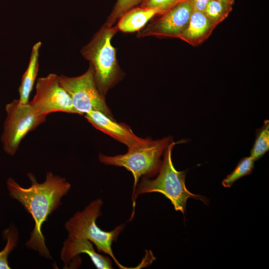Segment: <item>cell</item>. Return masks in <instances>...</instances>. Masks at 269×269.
<instances>
[{"label": "cell", "instance_id": "6da1fadb", "mask_svg": "<svg viewBox=\"0 0 269 269\" xmlns=\"http://www.w3.org/2000/svg\"><path fill=\"white\" fill-rule=\"evenodd\" d=\"M27 176L31 182L28 188L20 186L12 178L7 179L6 186L9 195L23 206L34 221V229L25 246L38 252L41 256L51 259L42 233V226L48 216L61 205V200L68 193L71 185L64 178L50 171L46 173V179L42 183H38L31 173Z\"/></svg>", "mask_w": 269, "mask_h": 269}, {"label": "cell", "instance_id": "7a4b0ae2", "mask_svg": "<svg viewBox=\"0 0 269 269\" xmlns=\"http://www.w3.org/2000/svg\"><path fill=\"white\" fill-rule=\"evenodd\" d=\"M176 143L171 141L165 150L157 177L149 179L148 177H143L137 184L132 194L133 210L130 221L134 216L136 198L142 194L160 193L170 201L176 211H180L183 214L186 211L187 201L189 198L199 200L206 204L209 203L206 197L193 194L187 189L185 183L186 171H179L175 168L172 161L171 152Z\"/></svg>", "mask_w": 269, "mask_h": 269}, {"label": "cell", "instance_id": "3957f363", "mask_svg": "<svg viewBox=\"0 0 269 269\" xmlns=\"http://www.w3.org/2000/svg\"><path fill=\"white\" fill-rule=\"evenodd\" d=\"M118 31L116 25L104 23L81 50L83 57L93 68L97 87L103 96L123 76L116 49L111 44V40Z\"/></svg>", "mask_w": 269, "mask_h": 269}, {"label": "cell", "instance_id": "277c9868", "mask_svg": "<svg viewBox=\"0 0 269 269\" xmlns=\"http://www.w3.org/2000/svg\"><path fill=\"white\" fill-rule=\"evenodd\" d=\"M172 141L170 136L156 140L147 138L144 142L128 148L125 154L115 156L100 154L99 159L103 163L123 167L132 172L134 179L133 193L140 177H149L158 172L161 156Z\"/></svg>", "mask_w": 269, "mask_h": 269}, {"label": "cell", "instance_id": "5b68a950", "mask_svg": "<svg viewBox=\"0 0 269 269\" xmlns=\"http://www.w3.org/2000/svg\"><path fill=\"white\" fill-rule=\"evenodd\" d=\"M103 202L97 199L91 202L82 211L76 212L65 224L68 236L80 237L93 243L99 252L111 257L116 264L123 269H128L118 261L113 253L112 243L116 242L125 225H121L111 231L101 230L96 224V220L102 215L101 208Z\"/></svg>", "mask_w": 269, "mask_h": 269}, {"label": "cell", "instance_id": "8992f818", "mask_svg": "<svg viewBox=\"0 0 269 269\" xmlns=\"http://www.w3.org/2000/svg\"><path fill=\"white\" fill-rule=\"evenodd\" d=\"M6 117L1 136L4 151L9 155L16 152L20 142L30 132L44 122L47 116L37 114L29 103L15 99L5 106Z\"/></svg>", "mask_w": 269, "mask_h": 269}, {"label": "cell", "instance_id": "52a82bcc", "mask_svg": "<svg viewBox=\"0 0 269 269\" xmlns=\"http://www.w3.org/2000/svg\"><path fill=\"white\" fill-rule=\"evenodd\" d=\"M60 83L70 95L73 105L79 115L92 111H100L113 118L104 97L99 92L91 66L83 74L76 77L59 75Z\"/></svg>", "mask_w": 269, "mask_h": 269}, {"label": "cell", "instance_id": "ba28073f", "mask_svg": "<svg viewBox=\"0 0 269 269\" xmlns=\"http://www.w3.org/2000/svg\"><path fill=\"white\" fill-rule=\"evenodd\" d=\"M35 90L29 104L37 114L47 116L59 112L78 114L70 95L60 83L59 75L50 73L38 78Z\"/></svg>", "mask_w": 269, "mask_h": 269}, {"label": "cell", "instance_id": "9c48e42d", "mask_svg": "<svg viewBox=\"0 0 269 269\" xmlns=\"http://www.w3.org/2000/svg\"><path fill=\"white\" fill-rule=\"evenodd\" d=\"M193 11L192 0L181 2L140 30L137 36L179 38L185 30Z\"/></svg>", "mask_w": 269, "mask_h": 269}, {"label": "cell", "instance_id": "30bf717a", "mask_svg": "<svg viewBox=\"0 0 269 269\" xmlns=\"http://www.w3.org/2000/svg\"><path fill=\"white\" fill-rule=\"evenodd\" d=\"M84 115L96 129L125 144L128 148L142 143L147 139L138 137L127 125L117 123L100 111L92 110Z\"/></svg>", "mask_w": 269, "mask_h": 269}, {"label": "cell", "instance_id": "8fae6325", "mask_svg": "<svg viewBox=\"0 0 269 269\" xmlns=\"http://www.w3.org/2000/svg\"><path fill=\"white\" fill-rule=\"evenodd\" d=\"M80 254L88 255L98 269H113L112 260L108 257L97 253L90 241L80 237L68 236L64 242L60 252V258L65 266L67 267Z\"/></svg>", "mask_w": 269, "mask_h": 269}, {"label": "cell", "instance_id": "7c38bea8", "mask_svg": "<svg viewBox=\"0 0 269 269\" xmlns=\"http://www.w3.org/2000/svg\"><path fill=\"white\" fill-rule=\"evenodd\" d=\"M216 26L204 12L193 10L185 30L179 38L196 46L205 41Z\"/></svg>", "mask_w": 269, "mask_h": 269}, {"label": "cell", "instance_id": "4fadbf2b", "mask_svg": "<svg viewBox=\"0 0 269 269\" xmlns=\"http://www.w3.org/2000/svg\"><path fill=\"white\" fill-rule=\"evenodd\" d=\"M156 15L158 13L156 10L141 6L134 7L120 17L116 26L118 30L124 32L138 31Z\"/></svg>", "mask_w": 269, "mask_h": 269}, {"label": "cell", "instance_id": "5bb4252c", "mask_svg": "<svg viewBox=\"0 0 269 269\" xmlns=\"http://www.w3.org/2000/svg\"><path fill=\"white\" fill-rule=\"evenodd\" d=\"M41 46L40 41L36 42L33 46L27 68L22 76L18 89L19 98L18 99L21 104H26L29 102V96L38 72V59Z\"/></svg>", "mask_w": 269, "mask_h": 269}, {"label": "cell", "instance_id": "9a60e30c", "mask_svg": "<svg viewBox=\"0 0 269 269\" xmlns=\"http://www.w3.org/2000/svg\"><path fill=\"white\" fill-rule=\"evenodd\" d=\"M269 149V121L265 120L263 126L256 131V136L250 156L256 161Z\"/></svg>", "mask_w": 269, "mask_h": 269}, {"label": "cell", "instance_id": "2e32d148", "mask_svg": "<svg viewBox=\"0 0 269 269\" xmlns=\"http://www.w3.org/2000/svg\"><path fill=\"white\" fill-rule=\"evenodd\" d=\"M255 161L251 156L242 158L234 170L222 181V185L230 188L241 177L251 174L254 168Z\"/></svg>", "mask_w": 269, "mask_h": 269}, {"label": "cell", "instance_id": "e0dca14e", "mask_svg": "<svg viewBox=\"0 0 269 269\" xmlns=\"http://www.w3.org/2000/svg\"><path fill=\"white\" fill-rule=\"evenodd\" d=\"M2 236L7 242L4 248L0 252V269H9L10 268L8 264V257L17 245L18 232L13 225H11L3 230Z\"/></svg>", "mask_w": 269, "mask_h": 269}, {"label": "cell", "instance_id": "ac0fdd59", "mask_svg": "<svg viewBox=\"0 0 269 269\" xmlns=\"http://www.w3.org/2000/svg\"><path fill=\"white\" fill-rule=\"evenodd\" d=\"M232 9V7L218 0H211L204 12L209 19L218 25L227 18Z\"/></svg>", "mask_w": 269, "mask_h": 269}, {"label": "cell", "instance_id": "d6986e66", "mask_svg": "<svg viewBox=\"0 0 269 269\" xmlns=\"http://www.w3.org/2000/svg\"><path fill=\"white\" fill-rule=\"evenodd\" d=\"M142 0H117L105 24L113 26L114 23L126 12L140 4Z\"/></svg>", "mask_w": 269, "mask_h": 269}, {"label": "cell", "instance_id": "ffe728a7", "mask_svg": "<svg viewBox=\"0 0 269 269\" xmlns=\"http://www.w3.org/2000/svg\"><path fill=\"white\" fill-rule=\"evenodd\" d=\"M186 0H142L140 6L156 10L161 15L179 3Z\"/></svg>", "mask_w": 269, "mask_h": 269}, {"label": "cell", "instance_id": "44dd1931", "mask_svg": "<svg viewBox=\"0 0 269 269\" xmlns=\"http://www.w3.org/2000/svg\"><path fill=\"white\" fill-rule=\"evenodd\" d=\"M211 0H192L193 10L204 12Z\"/></svg>", "mask_w": 269, "mask_h": 269}, {"label": "cell", "instance_id": "7402d4cb", "mask_svg": "<svg viewBox=\"0 0 269 269\" xmlns=\"http://www.w3.org/2000/svg\"><path fill=\"white\" fill-rule=\"evenodd\" d=\"M218 0L231 7H232L234 3V0Z\"/></svg>", "mask_w": 269, "mask_h": 269}]
</instances>
